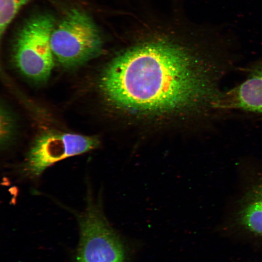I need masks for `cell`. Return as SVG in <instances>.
Listing matches in <instances>:
<instances>
[{
	"label": "cell",
	"instance_id": "9c48e42d",
	"mask_svg": "<svg viewBox=\"0 0 262 262\" xmlns=\"http://www.w3.org/2000/svg\"><path fill=\"white\" fill-rule=\"evenodd\" d=\"M66 147V158L78 155L97 148L100 144L97 136L63 132Z\"/></svg>",
	"mask_w": 262,
	"mask_h": 262
},
{
	"label": "cell",
	"instance_id": "277c9868",
	"mask_svg": "<svg viewBox=\"0 0 262 262\" xmlns=\"http://www.w3.org/2000/svg\"><path fill=\"white\" fill-rule=\"evenodd\" d=\"M85 210L78 216L80 238L77 262H125L121 239L103 211L101 201L88 194Z\"/></svg>",
	"mask_w": 262,
	"mask_h": 262
},
{
	"label": "cell",
	"instance_id": "ba28073f",
	"mask_svg": "<svg viewBox=\"0 0 262 262\" xmlns=\"http://www.w3.org/2000/svg\"><path fill=\"white\" fill-rule=\"evenodd\" d=\"M17 121L14 112L4 101L0 107V145L6 150L15 143L17 134Z\"/></svg>",
	"mask_w": 262,
	"mask_h": 262
},
{
	"label": "cell",
	"instance_id": "52a82bcc",
	"mask_svg": "<svg viewBox=\"0 0 262 262\" xmlns=\"http://www.w3.org/2000/svg\"><path fill=\"white\" fill-rule=\"evenodd\" d=\"M233 108L262 114V62L231 93Z\"/></svg>",
	"mask_w": 262,
	"mask_h": 262
},
{
	"label": "cell",
	"instance_id": "3957f363",
	"mask_svg": "<svg viewBox=\"0 0 262 262\" xmlns=\"http://www.w3.org/2000/svg\"><path fill=\"white\" fill-rule=\"evenodd\" d=\"M55 19L49 14L32 17L24 24L14 43L12 60L16 68L32 82L43 83L54 66L50 37Z\"/></svg>",
	"mask_w": 262,
	"mask_h": 262
},
{
	"label": "cell",
	"instance_id": "30bf717a",
	"mask_svg": "<svg viewBox=\"0 0 262 262\" xmlns=\"http://www.w3.org/2000/svg\"><path fill=\"white\" fill-rule=\"evenodd\" d=\"M30 0H0V33L1 36L19 9Z\"/></svg>",
	"mask_w": 262,
	"mask_h": 262
},
{
	"label": "cell",
	"instance_id": "8992f818",
	"mask_svg": "<svg viewBox=\"0 0 262 262\" xmlns=\"http://www.w3.org/2000/svg\"><path fill=\"white\" fill-rule=\"evenodd\" d=\"M232 213L237 225L253 234L262 236V172L244 188Z\"/></svg>",
	"mask_w": 262,
	"mask_h": 262
},
{
	"label": "cell",
	"instance_id": "5b68a950",
	"mask_svg": "<svg viewBox=\"0 0 262 262\" xmlns=\"http://www.w3.org/2000/svg\"><path fill=\"white\" fill-rule=\"evenodd\" d=\"M66 158V147L63 132L44 131L37 135L26 155L22 166L24 176L39 177L49 167Z\"/></svg>",
	"mask_w": 262,
	"mask_h": 262
},
{
	"label": "cell",
	"instance_id": "7a4b0ae2",
	"mask_svg": "<svg viewBox=\"0 0 262 262\" xmlns=\"http://www.w3.org/2000/svg\"><path fill=\"white\" fill-rule=\"evenodd\" d=\"M50 44L54 57L63 67L74 68L97 56L101 51L100 33L91 17L73 9L54 26Z\"/></svg>",
	"mask_w": 262,
	"mask_h": 262
},
{
	"label": "cell",
	"instance_id": "6da1fadb",
	"mask_svg": "<svg viewBox=\"0 0 262 262\" xmlns=\"http://www.w3.org/2000/svg\"><path fill=\"white\" fill-rule=\"evenodd\" d=\"M183 48L163 41L135 47L115 59L99 81L105 98L116 106L162 111L219 106L215 74Z\"/></svg>",
	"mask_w": 262,
	"mask_h": 262
}]
</instances>
